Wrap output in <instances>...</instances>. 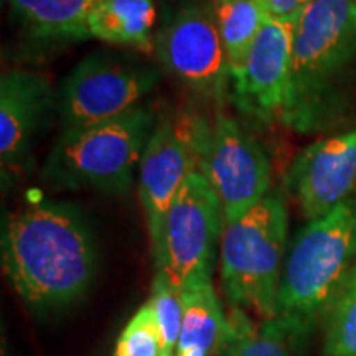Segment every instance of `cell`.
I'll use <instances>...</instances> for the list:
<instances>
[{
  "mask_svg": "<svg viewBox=\"0 0 356 356\" xmlns=\"http://www.w3.org/2000/svg\"><path fill=\"white\" fill-rule=\"evenodd\" d=\"M58 114V91L50 79L26 70L0 78V170L3 184L29 165L40 134Z\"/></svg>",
  "mask_w": 356,
  "mask_h": 356,
  "instance_id": "obj_12",
  "label": "cell"
},
{
  "mask_svg": "<svg viewBox=\"0 0 356 356\" xmlns=\"http://www.w3.org/2000/svg\"><path fill=\"white\" fill-rule=\"evenodd\" d=\"M198 170L193 118L159 114L139 163V197L150 244L160 233L163 216L191 173Z\"/></svg>",
  "mask_w": 356,
  "mask_h": 356,
  "instance_id": "obj_10",
  "label": "cell"
},
{
  "mask_svg": "<svg viewBox=\"0 0 356 356\" xmlns=\"http://www.w3.org/2000/svg\"><path fill=\"white\" fill-rule=\"evenodd\" d=\"M101 0H8L13 13L33 37L86 40L88 20Z\"/></svg>",
  "mask_w": 356,
  "mask_h": 356,
  "instance_id": "obj_17",
  "label": "cell"
},
{
  "mask_svg": "<svg viewBox=\"0 0 356 356\" xmlns=\"http://www.w3.org/2000/svg\"><path fill=\"white\" fill-rule=\"evenodd\" d=\"M114 356H160V337L155 315L149 304H144L115 341Z\"/></svg>",
  "mask_w": 356,
  "mask_h": 356,
  "instance_id": "obj_21",
  "label": "cell"
},
{
  "mask_svg": "<svg viewBox=\"0 0 356 356\" xmlns=\"http://www.w3.org/2000/svg\"><path fill=\"white\" fill-rule=\"evenodd\" d=\"M157 118L140 104L109 121L63 131L44 160L42 180L58 190L126 193Z\"/></svg>",
  "mask_w": 356,
  "mask_h": 356,
  "instance_id": "obj_3",
  "label": "cell"
},
{
  "mask_svg": "<svg viewBox=\"0 0 356 356\" xmlns=\"http://www.w3.org/2000/svg\"><path fill=\"white\" fill-rule=\"evenodd\" d=\"M229 63V78L243 68L270 13L266 0H210Z\"/></svg>",
  "mask_w": 356,
  "mask_h": 356,
  "instance_id": "obj_18",
  "label": "cell"
},
{
  "mask_svg": "<svg viewBox=\"0 0 356 356\" xmlns=\"http://www.w3.org/2000/svg\"><path fill=\"white\" fill-rule=\"evenodd\" d=\"M150 305L160 337V356H175L184 318V302L178 289L172 286L162 274L155 273L152 293L147 300Z\"/></svg>",
  "mask_w": 356,
  "mask_h": 356,
  "instance_id": "obj_20",
  "label": "cell"
},
{
  "mask_svg": "<svg viewBox=\"0 0 356 356\" xmlns=\"http://www.w3.org/2000/svg\"><path fill=\"white\" fill-rule=\"evenodd\" d=\"M280 121L302 136L356 129V3L314 0L299 15Z\"/></svg>",
  "mask_w": 356,
  "mask_h": 356,
  "instance_id": "obj_1",
  "label": "cell"
},
{
  "mask_svg": "<svg viewBox=\"0 0 356 356\" xmlns=\"http://www.w3.org/2000/svg\"><path fill=\"white\" fill-rule=\"evenodd\" d=\"M314 0H266L267 10L277 19H296Z\"/></svg>",
  "mask_w": 356,
  "mask_h": 356,
  "instance_id": "obj_22",
  "label": "cell"
},
{
  "mask_svg": "<svg viewBox=\"0 0 356 356\" xmlns=\"http://www.w3.org/2000/svg\"><path fill=\"white\" fill-rule=\"evenodd\" d=\"M162 68L200 97L220 101L229 83V63L210 0H184L154 37Z\"/></svg>",
  "mask_w": 356,
  "mask_h": 356,
  "instance_id": "obj_9",
  "label": "cell"
},
{
  "mask_svg": "<svg viewBox=\"0 0 356 356\" xmlns=\"http://www.w3.org/2000/svg\"><path fill=\"white\" fill-rule=\"evenodd\" d=\"M184 318L175 356H215L226 333L228 317L221 309L211 279L188 284L180 291Z\"/></svg>",
  "mask_w": 356,
  "mask_h": 356,
  "instance_id": "obj_15",
  "label": "cell"
},
{
  "mask_svg": "<svg viewBox=\"0 0 356 356\" xmlns=\"http://www.w3.org/2000/svg\"><path fill=\"white\" fill-rule=\"evenodd\" d=\"M160 81V70L132 58L96 51L79 60L58 91L63 131L104 122L142 104Z\"/></svg>",
  "mask_w": 356,
  "mask_h": 356,
  "instance_id": "obj_8",
  "label": "cell"
},
{
  "mask_svg": "<svg viewBox=\"0 0 356 356\" xmlns=\"http://www.w3.org/2000/svg\"><path fill=\"white\" fill-rule=\"evenodd\" d=\"M155 0H101L89 15L91 38L115 47L154 51Z\"/></svg>",
  "mask_w": 356,
  "mask_h": 356,
  "instance_id": "obj_16",
  "label": "cell"
},
{
  "mask_svg": "<svg viewBox=\"0 0 356 356\" xmlns=\"http://www.w3.org/2000/svg\"><path fill=\"white\" fill-rule=\"evenodd\" d=\"M286 185L309 221L355 198L356 129L325 136L302 149L287 168Z\"/></svg>",
  "mask_w": 356,
  "mask_h": 356,
  "instance_id": "obj_13",
  "label": "cell"
},
{
  "mask_svg": "<svg viewBox=\"0 0 356 356\" xmlns=\"http://www.w3.org/2000/svg\"><path fill=\"white\" fill-rule=\"evenodd\" d=\"M356 264V198L309 221L289 244L277 317L314 330Z\"/></svg>",
  "mask_w": 356,
  "mask_h": 356,
  "instance_id": "obj_4",
  "label": "cell"
},
{
  "mask_svg": "<svg viewBox=\"0 0 356 356\" xmlns=\"http://www.w3.org/2000/svg\"><path fill=\"white\" fill-rule=\"evenodd\" d=\"M3 274L35 310L66 307L86 293L97 252L86 220L73 204L32 203L8 215L0 238Z\"/></svg>",
  "mask_w": 356,
  "mask_h": 356,
  "instance_id": "obj_2",
  "label": "cell"
},
{
  "mask_svg": "<svg viewBox=\"0 0 356 356\" xmlns=\"http://www.w3.org/2000/svg\"><path fill=\"white\" fill-rule=\"evenodd\" d=\"M198 173L210 184L225 222L238 220L270 191V159L264 145L234 118L218 113L211 122L193 118Z\"/></svg>",
  "mask_w": 356,
  "mask_h": 356,
  "instance_id": "obj_7",
  "label": "cell"
},
{
  "mask_svg": "<svg viewBox=\"0 0 356 356\" xmlns=\"http://www.w3.org/2000/svg\"><path fill=\"white\" fill-rule=\"evenodd\" d=\"M353 2H355V3H356V0H353Z\"/></svg>",
  "mask_w": 356,
  "mask_h": 356,
  "instance_id": "obj_23",
  "label": "cell"
},
{
  "mask_svg": "<svg viewBox=\"0 0 356 356\" xmlns=\"http://www.w3.org/2000/svg\"><path fill=\"white\" fill-rule=\"evenodd\" d=\"M222 228L225 216L216 193L202 173H191L152 243L155 273L178 291L197 280L211 279Z\"/></svg>",
  "mask_w": 356,
  "mask_h": 356,
  "instance_id": "obj_6",
  "label": "cell"
},
{
  "mask_svg": "<svg viewBox=\"0 0 356 356\" xmlns=\"http://www.w3.org/2000/svg\"><path fill=\"white\" fill-rule=\"evenodd\" d=\"M322 356H356V264L323 317Z\"/></svg>",
  "mask_w": 356,
  "mask_h": 356,
  "instance_id": "obj_19",
  "label": "cell"
},
{
  "mask_svg": "<svg viewBox=\"0 0 356 356\" xmlns=\"http://www.w3.org/2000/svg\"><path fill=\"white\" fill-rule=\"evenodd\" d=\"M296 19L270 15L252 43L243 68L229 78L233 102L241 113L257 121L279 118L291 88Z\"/></svg>",
  "mask_w": 356,
  "mask_h": 356,
  "instance_id": "obj_11",
  "label": "cell"
},
{
  "mask_svg": "<svg viewBox=\"0 0 356 356\" xmlns=\"http://www.w3.org/2000/svg\"><path fill=\"white\" fill-rule=\"evenodd\" d=\"M289 249V208L279 191L225 222L220 241V284L233 309L277 317V296Z\"/></svg>",
  "mask_w": 356,
  "mask_h": 356,
  "instance_id": "obj_5",
  "label": "cell"
},
{
  "mask_svg": "<svg viewBox=\"0 0 356 356\" xmlns=\"http://www.w3.org/2000/svg\"><path fill=\"white\" fill-rule=\"evenodd\" d=\"M312 330L299 322L274 317L254 322L233 309L216 356H307Z\"/></svg>",
  "mask_w": 356,
  "mask_h": 356,
  "instance_id": "obj_14",
  "label": "cell"
}]
</instances>
